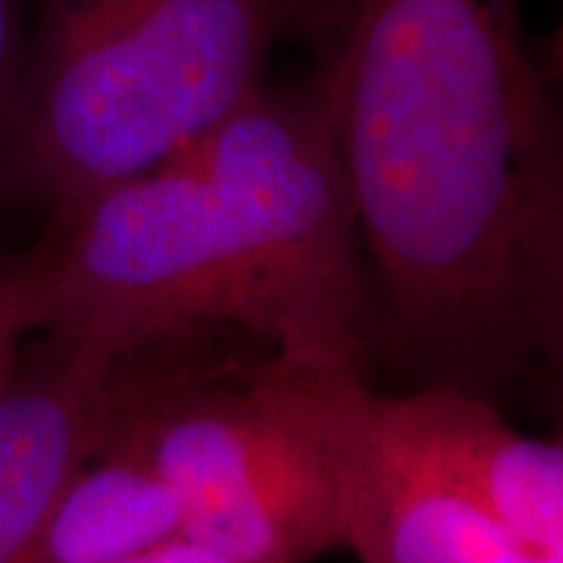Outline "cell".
I'll return each mask as SVG.
<instances>
[{
  "label": "cell",
  "instance_id": "6da1fadb",
  "mask_svg": "<svg viewBox=\"0 0 563 563\" xmlns=\"http://www.w3.org/2000/svg\"><path fill=\"white\" fill-rule=\"evenodd\" d=\"M373 301L429 373L492 398L563 357L561 120L523 0H288Z\"/></svg>",
  "mask_w": 563,
  "mask_h": 563
},
{
  "label": "cell",
  "instance_id": "7a4b0ae2",
  "mask_svg": "<svg viewBox=\"0 0 563 563\" xmlns=\"http://www.w3.org/2000/svg\"><path fill=\"white\" fill-rule=\"evenodd\" d=\"M35 332L110 357L239 325L282 361L361 369L376 301L310 85H257L132 179L51 207L22 251Z\"/></svg>",
  "mask_w": 563,
  "mask_h": 563
},
{
  "label": "cell",
  "instance_id": "3957f363",
  "mask_svg": "<svg viewBox=\"0 0 563 563\" xmlns=\"http://www.w3.org/2000/svg\"><path fill=\"white\" fill-rule=\"evenodd\" d=\"M288 0H35L16 185L51 207L132 179L263 85Z\"/></svg>",
  "mask_w": 563,
  "mask_h": 563
},
{
  "label": "cell",
  "instance_id": "277c9868",
  "mask_svg": "<svg viewBox=\"0 0 563 563\" xmlns=\"http://www.w3.org/2000/svg\"><path fill=\"white\" fill-rule=\"evenodd\" d=\"M107 432L176 492L181 536L235 563H313L342 548L335 479L279 357L244 373L125 354Z\"/></svg>",
  "mask_w": 563,
  "mask_h": 563
},
{
  "label": "cell",
  "instance_id": "5b68a950",
  "mask_svg": "<svg viewBox=\"0 0 563 563\" xmlns=\"http://www.w3.org/2000/svg\"><path fill=\"white\" fill-rule=\"evenodd\" d=\"M282 366L325 448L342 548L357 561L563 563L520 542L485 507L385 442L366 417L361 369L295 361H282Z\"/></svg>",
  "mask_w": 563,
  "mask_h": 563
},
{
  "label": "cell",
  "instance_id": "8992f818",
  "mask_svg": "<svg viewBox=\"0 0 563 563\" xmlns=\"http://www.w3.org/2000/svg\"><path fill=\"white\" fill-rule=\"evenodd\" d=\"M385 442L501 520L520 542L563 561V451L520 432L498 404L461 385L429 383L407 395L363 388Z\"/></svg>",
  "mask_w": 563,
  "mask_h": 563
},
{
  "label": "cell",
  "instance_id": "52a82bcc",
  "mask_svg": "<svg viewBox=\"0 0 563 563\" xmlns=\"http://www.w3.org/2000/svg\"><path fill=\"white\" fill-rule=\"evenodd\" d=\"M120 361L35 332L0 385V563H22L47 507L101 444Z\"/></svg>",
  "mask_w": 563,
  "mask_h": 563
},
{
  "label": "cell",
  "instance_id": "ba28073f",
  "mask_svg": "<svg viewBox=\"0 0 563 563\" xmlns=\"http://www.w3.org/2000/svg\"><path fill=\"white\" fill-rule=\"evenodd\" d=\"M176 536V492L132 444L103 432L47 507L22 563H117Z\"/></svg>",
  "mask_w": 563,
  "mask_h": 563
},
{
  "label": "cell",
  "instance_id": "9c48e42d",
  "mask_svg": "<svg viewBox=\"0 0 563 563\" xmlns=\"http://www.w3.org/2000/svg\"><path fill=\"white\" fill-rule=\"evenodd\" d=\"M29 44H32L29 0H0V195L20 191L16 147H20Z\"/></svg>",
  "mask_w": 563,
  "mask_h": 563
},
{
  "label": "cell",
  "instance_id": "30bf717a",
  "mask_svg": "<svg viewBox=\"0 0 563 563\" xmlns=\"http://www.w3.org/2000/svg\"><path fill=\"white\" fill-rule=\"evenodd\" d=\"M29 335H35V317L22 257H0V385L13 369Z\"/></svg>",
  "mask_w": 563,
  "mask_h": 563
},
{
  "label": "cell",
  "instance_id": "8fae6325",
  "mask_svg": "<svg viewBox=\"0 0 563 563\" xmlns=\"http://www.w3.org/2000/svg\"><path fill=\"white\" fill-rule=\"evenodd\" d=\"M117 563H235L229 561V558H222L217 551H210V548H203V544L191 542V539H185V536H176V539H169V542L157 544V548H151V551H141L135 558H125V561Z\"/></svg>",
  "mask_w": 563,
  "mask_h": 563
}]
</instances>
